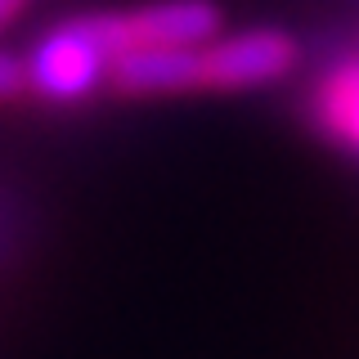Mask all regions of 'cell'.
<instances>
[{
  "mask_svg": "<svg viewBox=\"0 0 359 359\" xmlns=\"http://www.w3.org/2000/svg\"><path fill=\"white\" fill-rule=\"evenodd\" d=\"M27 86L45 104H81L99 86H108L112 45L99 14H72L54 27H45L27 59Z\"/></svg>",
  "mask_w": 359,
  "mask_h": 359,
  "instance_id": "cell-1",
  "label": "cell"
},
{
  "mask_svg": "<svg viewBox=\"0 0 359 359\" xmlns=\"http://www.w3.org/2000/svg\"><path fill=\"white\" fill-rule=\"evenodd\" d=\"M22 5H27V0H0V27H9V22L22 14Z\"/></svg>",
  "mask_w": 359,
  "mask_h": 359,
  "instance_id": "cell-6",
  "label": "cell"
},
{
  "mask_svg": "<svg viewBox=\"0 0 359 359\" xmlns=\"http://www.w3.org/2000/svg\"><path fill=\"white\" fill-rule=\"evenodd\" d=\"M22 95H32V86H27V63L0 50V99H22Z\"/></svg>",
  "mask_w": 359,
  "mask_h": 359,
  "instance_id": "cell-5",
  "label": "cell"
},
{
  "mask_svg": "<svg viewBox=\"0 0 359 359\" xmlns=\"http://www.w3.org/2000/svg\"><path fill=\"white\" fill-rule=\"evenodd\" d=\"M112 59L149 45H202L220 36V5L211 0H149L135 9H104Z\"/></svg>",
  "mask_w": 359,
  "mask_h": 359,
  "instance_id": "cell-4",
  "label": "cell"
},
{
  "mask_svg": "<svg viewBox=\"0 0 359 359\" xmlns=\"http://www.w3.org/2000/svg\"><path fill=\"white\" fill-rule=\"evenodd\" d=\"M301 117L328 149L359 162V22L319 41L301 90Z\"/></svg>",
  "mask_w": 359,
  "mask_h": 359,
  "instance_id": "cell-2",
  "label": "cell"
},
{
  "mask_svg": "<svg viewBox=\"0 0 359 359\" xmlns=\"http://www.w3.org/2000/svg\"><path fill=\"white\" fill-rule=\"evenodd\" d=\"M198 59L202 90H265L287 81L306 63V50L283 27H243L229 36L202 41Z\"/></svg>",
  "mask_w": 359,
  "mask_h": 359,
  "instance_id": "cell-3",
  "label": "cell"
}]
</instances>
